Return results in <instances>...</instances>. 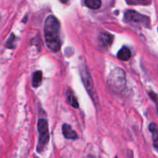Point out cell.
<instances>
[{"label": "cell", "instance_id": "11", "mask_svg": "<svg viewBox=\"0 0 158 158\" xmlns=\"http://www.w3.org/2000/svg\"><path fill=\"white\" fill-rule=\"evenodd\" d=\"M101 1L100 0H86L85 5L91 9H97L101 6Z\"/></svg>", "mask_w": 158, "mask_h": 158}, {"label": "cell", "instance_id": "7", "mask_svg": "<svg viewBox=\"0 0 158 158\" xmlns=\"http://www.w3.org/2000/svg\"><path fill=\"white\" fill-rule=\"evenodd\" d=\"M62 130H63V135H64V137L66 139H69V140H76L78 137L76 131H74L69 124H66V123L63 124Z\"/></svg>", "mask_w": 158, "mask_h": 158}, {"label": "cell", "instance_id": "13", "mask_svg": "<svg viewBox=\"0 0 158 158\" xmlns=\"http://www.w3.org/2000/svg\"><path fill=\"white\" fill-rule=\"evenodd\" d=\"M15 36L14 35V34L12 33V35H11V37H9V40L7 41V43H6V46L8 48H10V49H13V48H15V46H13V43L15 42Z\"/></svg>", "mask_w": 158, "mask_h": 158}, {"label": "cell", "instance_id": "3", "mask_svg": "<svg viewBox=\"0 0 158 158\" xmlns=\"http://www.w3.org/2000/svg\"><path fill=\"white\" fill-rule=\"evenodd\" d=\"M37 128H38L39 133V143L37 147V151L40 152L43 151L49 140V127H48V123L46 119H40L38 121Z\"/></svg>", "mask_w": 158, "mask_h": 158}, {"label": "cell", "instance_id": "5", "mask_svg": "<svg viewBox=\"0 0 158 158\" xmlns=\"http://www.w3.org/2000/svg\"><path fill=\"white\" fill-rule=\"evenodd\" d=\"M124 19L127 23H135V24H142L143 26H148L150 23V19L148 16L138 13L134 10H127L124 14Z\"/></svg>", "mask_w": 158, "mask_h": 158}, {"label": "cell", "instance_id": "10", "mask_svg": "<svg viewBox=\"0 0 158 158\" xmlns=\"http://www.w3.org/2000/svg\"><path fill=\"white\" fill-rule=\"evenodd\" d=\"M149 130L153 134V140L155 148H157V126L155 123H151L149 126Z\"/></svg>", "mask_w": 158, "mask_h": 158}, {"label": "cell", "instance_id": "12", "mask_svg": "<svg viewBox=\"0 0 158 158\" xmlns=\"http://www.w3.org/2000/svg\"><path fill=\"white\" fill-rule=\"evenodd\" d=\"M68 102L69 103V104L74 108H78L79 107V103L77 101V98L75 97V96L72 94V93H69L67 96Z\"/></svg>", "mask_w": 158, "mask_h": 158}, {"label": "cell", "instance_id": "8", "mask_svg": "<svg viewBox=\"0 0 158 158\" xmlns=\"http://www.w3.org/2000/svg\"><path fill=\"white\" fill-rule=\"evenodd\" d=\"M117 57L122 61H127L131 57V51L127 46H123L117 53Z\"/></svg>", "mask_w": 158, "mask_h": 158}, {"label": "cell", "instance_id": "9", "mask_svg": "<svg viewBox=\"0 0 158 158\" xmlns=\"http://www.w3.org/2000/svg\"><path fill=\"white\" fill-rule=\"evenodd\" d=\"M42 79H43V73L41 71H36L34 73L33 77H32V86L33 87H38L42 83Z\"/></svg>", "mask_w": 158, "mask_h": 158}, {"label": "cell", "instance_id": "2", "mask_svg": "<svg viewBox=\"0 0 158 158\" xmlns=\"http://www.w3.org/2000/svg\"><path fill=\"white\" fill-rule=\"evenodd\" d=\"M108 85L115 92H120L126 86V75L120 68H115L110 73Z\"/></svg>", "mask_w": 158, "mask_h": 158}, {"label": "cell", "instance_id": "4", "mask_svg": "<svg viewBox=\"0 0 158 158\" xmlns=\"http://www.w3.org/2000/svg\"><path fill=\"white\" fill-rule=\"evenodd\" d=\"M80 73L86 90L88 91L93 100H94L96 99L97 100V96L94 86V82H93L92 77H91V75L89 74V70H88L86 65L83 64L80 66Z\"/></svg>", "mask_w": 158, "mask_h": 158}, {"label": "cell", "instance_id": "6", "mask_svg": "<svg viewBox=\"0 0 158 158\" xmlns=\"http://www.w3.org/2000/svg\"><path fill=\"white\" fill-rule=\"evenodd\" d=\"M99 41L103 47H108L112 44L114 36L108 32H102L99 36Z\"/></svg>", "mask_w": 158, "mask_h": 158}, {"label": "cell", "instance_id": "1", "mask_svg": "<svg viewBox=\"0 0 158 158\" xmlns=\"http://www.w3.org/2000/svg\"><path fill=\"white\" fill-rule=\"evenodd\" d=\"M60 25L54 15H49L44 23V35L46 45L50 51L56 52L61 47L60 36Z\"/></svg>", "mask_w": 158, "mask_h": 158}]
</instances>
